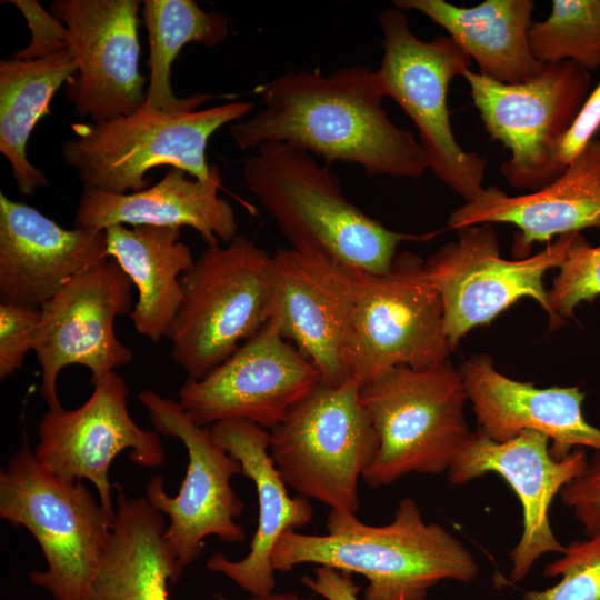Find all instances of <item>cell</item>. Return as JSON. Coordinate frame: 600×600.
I'll list each match as a JSON object with an SVG mask.
<instances>
[{
	"label": "cell",
	"mask_w": 600,
	"mask_h": 600,
	"mask_svg": "<svg viewBox=\"0 0 600 600\" xmlns=\"http://www.w3.org/2000/svg\"><path fill=\"white\" fill-rule=\"evenodd\" d=\"M256 91L263 109L230 127L241 150L288 143L328 164H358L369 176L419 178L428 170L420 142L382 107L368 67H340L326 76L319 69L290 71Z\"/></svg>",
	"instance_id": "1"
},
{
	"label": "cell",
	"mask_w": 600,
	"mask_h": 600,
	"mask_svg": "<svg viewBox=\"0 0 600 600\" xmlns=\"http://www.w3.org/2000/svg\"><path fill=\"white\" fill-rule=\"evenodd\" d=\"M0 517L26 528L38 542L46 570L29 580L53 600H87L109 549L116 516L82 481L67 482L31 451L26 432L0 472Z\"/></svg>",
	"instance_id": "4"
},
{
	"label": "cell",
	"mask_w": 600,
	"mask_h": 600,
	"mask_svg": "<svg viewBox=\"0 0 600 600\" xmlns=\"http://www.w3.org/2000/svg\"><path fill=\"white\" fill-rule=\"evenodd\" d=\"M139 400L156 431L179 439L189 458L176 497L167 492L159 474L146 487V499L169 519L163 536L182 576L200 557L207 537L214 536L227 543L246 540L244 529L236 522L244 503L231 486L232 477L241 474L242 467L213 441L209 428L190 418L179 401L148 389L140 392Z\"/></svg>",
	"instance_id": "12"
},
{
	"label": "cell",
	"mask_w": 600,
	"mask_h": 600,
	"mask_svg": "<svg viewBox=\"0 0 600 600\" xmlns=\"http://www.w3.org/2000/svg\"><path fill=\"white\" fill-rule=\"evenodd\" d=\"M549 441L543 433L524 430L511 440L496 442L478 429L470 433L447 471L454 486L497 473L518 497L522 533L510 552L512 582L524 579L541 556L564 551L551 528L549 511L556 496L580 477L589 463L582 448L563 459H553Z\"/></svg>",
	"instance_id": "19"
},
{
	"label": "cell",
	"mask_w": 600,
	"mask_h": 600,
	"mask_svg": "<svg viewBox=\"0 0 600 600\" xmlns=\"http://www.w3.org/2000/svg\"><path fill=\"white\" fill-rule=\"evenodd\" d=\"M379 22L383 56L379 69L373 70L376 87L417 127L428 169L464 202L474 200L484 189L487 161L457 142L447 106L450 81L470 70L472 59L449 36L419 39L398 8L382 11Z\"/></svg>",
	"instance_id": "9"
},
{
	"label": "cell",
	"mask_w": 600,
	"mask_h": 600,
	"mask_svg": "<svg viewBox=\"0 0 600 600\" xmlns=\"http://www.w3.org/2000/svg\"><path fill=\"white\" fill-rule=\"evenodd\" d=\"M354 300V269L291 247L271 256L269 320L329 386L351 378L348 353Z\"/></svg>",
	"instance_id": "17"
},
{
	"label": "cell",
	"mask_w": 600,
	"mask_h": 600,
	"mask_svg": "<svg viewBox=\"0 0 600 600\" xmlns=\"http://www.w3.org/2000/svg\"><path fill=\"white\" fill-rule=\"evenodd\" d=\"M486 131L510 149L501 176L533 192L554 182L567 168L558 146L589 96L590 72L572 61L546 63L530 81L507 84L468 70L462 76Z\"/></svg>",
	"instance_id": "10"
},
{
	"label": "cell",
	"mask_w": 600,
	"mask_h": 600,
	"mask_svg": "<svg viewBox=\"0 0 600 600\" xmlns=\"http://www.w3.org/2000/svg\"><path fill=\"white\" fill-rule=\"evenodd\" d=\"M600 128V83L588 96L573 123L562 137L557 157L564 168L594 139Z\"/></svg>",
	"instance_id": "36"
},
{
	"label": "cell",
	"mask_w": 600,
	"mask_h": 600,
	"mask_svg": "<svg viewBox=\"0 0 600 600\" xmlns=\"http://www.w3.org/2000/svg\"><path fill=\"white\" fill-rule=\"evenodd\" d=\"M549 294L551 311L559 324L574 317L583 301L600 296V244L592 247L580 233L572 241Z\"/></svg>",
	"instance_id": "32"
},
{
	"label": "cell",
	"mask_w": 600,
	"mask_h": 600,
	"mask_svg": "<svg viewBox=\"0 0 600 600\" xmlns=\"http://www.w3.org/2000/svg\"><path fill=\"white\" fill-rule=\"evenodd\" d=\"M450 351L441 298L418 254H397L382 274L356 270L350 377L362 384L396 367H436Z\"/></svg>",
	"instance_id": "11"
},
{
	"label": "cell",
	"mask_w": 600,
	"mask_h": 600,
	"mask_svg": "<svg viewBox=\"0 0 600 600\" xmlns=\"http://www.w3.org/2000/svg\"><path fill=\"white\" fill-rule=\"evenodd\" d=\"M467 392L459 370L396 367L361 384L360 401L379 447L363 480L373 489L417 472H447L470 436Z\"/></svg>",
	"instance_id": "6"
},
{
	"label": "cell",
	"mask_w": 600,
	"mask_h": 600,
	"mask_svg": "<svg viewBox=\"0 0 600 600\" xmlns=\"http://www.w3.org/2000/svg\"><path fill=\"white\" fill-rule=\"evenodd\" d=\"M243 177L291 248L358 271L386 273L401 242L433 236L397 232L367 216L346 198L328 164L288 143L259 146L247 160Z\"/></svg>",
	"instance_id": "3"
},
{
	"label": "cell",
	"mask_w": 600,
	"mask_h": 600,
	"mask_svg": "<svg viewBox=\"0 0 600 600\" xmlns=\"http://www.w3.org/2000/svg\"><path fill=\"white\" fill-rule=\"evenodd\" d=\"M479 430L506 442L524 430L546 434L550 453L560 460L577 448L600 452V429L582 413L584 392L579 387L538 388L498 370L488 356H474L459 370Z\"/></svg>",
	"instance_id": "21"
},
{
	"label": "cell",
	"mask_w": 600,
	"mask_h": 600,
	"mask_svg": "<svg viewBox=\"0 0 600 600\" xmlns=\"http://www.w3.org/2000/svg\"><path fill=\"white\" fill-rule=\"evenodd\" d=\"M271 256L237 234L207 246L181 278L182 301L169 329L171 357L201 379L269 320Z\"/></svg>",
	"instance_id": "7"
},
{
	"label": "cell",
	"mask_w": 600,
	"mask_h": 600,
	"mask_svg": "<svg viewBox=\"0 0 600 600\" xmlns=\"http://www.w3.org/2000/svg\"><path fill=\"white\" fill-rule=\"evenodd\" d=\"M142 19L150 44V77L144 106L169 112L194 111L214 98L209 93L176 97L171 87V68L187 43L216 47L229 34L227 18L206 11L192 0H144Z\"/></svg>",
	"instance_id": "29"
},
{
	"label": "cell",
	"mask_w": 600,
	"mask_h": 600,
	"mask_svg": "<svg viewBox=\"0 0 600 600\" xmlns=\"http://www.w3.org/2000/svg\"><path fill=\"white\" fill-rule=\"evenodd\" d=\"M40 309L0 302V379L13 374L33 350L40 322Z\"/></svg>",
	"instance_id": "33"
},
{
	"label": "cell",
	"mask_w": 600,
	"mask_h": 600,
	"mask_svg": "<svg viewBox=\"0 0 600 600\" xmlns=\"http://www.w3.org/2000/svg\"><path fill=\"white\" fill-rule=\"evenodd\" d=\"M132 289L121 267L108 257L71 279L40 308L34 352L48 410L63 408L58 378L64 367H86L93 386L132 361V350L114 331L116 318L129 316L134 307Z\"/></svg>",
	"instance_id": "14"
},
{
	"label": "cell",
	"mask_w": 600,
	"mask_h": 600,
	"mask_svg": "<svg viewBox=\"0 0 600 600\" xmlns=\"http://www.w3.org/2000/svg\"><path fill=\"white\" fill-rule=\"evenodd\" d=\"M104 231L109 258L138 290L129 318L139 334L157 343L167 338L180 308V278L194 262L192 252L178 227L112 224Z\"/></svg>",
	"instance_id": "27"
},
{
	"label": "cell",
	"mask_w": 600,
	"mask_h": 600,
	"mask_svg": "<svg viewBox=\"0 0 600 600\" xmlns=\"http://www.w3.org/2000/svg\"><path fill=\"white\" fill-rule=\"evenodd\" d=\"M320 382L314 364L268 320L207 376L188 378L178 401L201 427L244 420L271 430Z\"/></svg>",
	"instance_id": "15"
},
{
	"label": "cell",
	"mask_w": 600,
	"mask_h": 600,
	"mask_svg": "<svg viewBox=\"0 0 600 600\" xmlns=\"http://www.w3.org/2000/svg\"><path fill=\"white\" fill-rule=\"evenodd\" d=\"M562 503L572 510L587 537L600 532V452L589 460L586 471L560 492Z\"/></svg>",
	"instance_id": "35"
},
{
	"label": "cell",
	"mask_w": 600,
	"mask_h": 600,
	"mask_svg": "<svg viewBox=\"0 0 600 600\" xmlns=\"http://www.w3.org/2000/svg\"><path fill=\"white\" fill-rule=\"evenodd\" d=\"M104 230L64 229L0 193V302L40 309L71 279L108 258Z\"/></svg>",
	"instance_id": "20"
},
{
	"label": "cell",
	"mask_w": 600,
	"mask_h": 600,
	"mask_svg": "<svg viewBox=\"0 0 600 600\" xmlns=\"http://www.w3.org/2000/svg\"><path fill=\"white\" fill-rule=\"evenodd\" d=\"M543 574L560 580L544 590L526 592L522 600H600V532L564 547Z\"/></svg>",
	"instance_id": "31"
},
{
	"label": "cell",
	"mask_w": 600,
	"mask_h": 600,
	"mask_svg": "<svg viewBox=\"0 0 600 600\" xmlns=\"http://www.w3.org/2000/svg\"><path fill=\"white\" fill-rule=\"evenodd\" d=\"M112 538L87 600H170L169 582L181 578L163 532L164 516L146 497L120 487ZM248 600H313L292 592L251 596Z\"/></svg>",
	"instance_id": "25"
},
{
	"label": "cell",
	"mask_w": 600,
	"mask_h": 600,
	"mask_svg": "<svg viewBox=\"0 0 600 600\" xmlns=\"http://www.w3.org/2000/svg\"><path fill=\"white\" fill-rule=\"evenodd\" d=\"M221 182L219 168L213 164L206 180L171 167L160 181L138 192L118 194L83 187L74 227L186 226L194 229L207 246L228 243L237 236L238 223L232 206L218 194Z\"/></svg>",
	"instance_id": "24"
},
{
	"label": "cell",
	"mask_w": 600,
	"mask_h": 600,
	"mask_svg": "<svg viewBox=\"0 0 600 600\" xmlns=\"http://www.w3.org/2000/svg\"><path fill=\"white\" fill-rule=\"evenodd\" d=\"M393 3L400 10H417L441 26L487 78L518 84L532 80L544 67L532 56L528 43L532 0H486L471 8L444 0Z\"/></svg>",
	"instance_id": "26"
},
{
	"label": "cell",
	"mask_w": 600,
	"mask_h": 600,
	"mask_svg": "<svg viewBox=\"0 0 600 600\" xmlns=\"http://www.w3.org/2000/svg\"><path fill=\"white\" fill-rule=\"evenodd\" d=\"M78 63L71 49L37 60L0 61V151L11 166L21 194L49 182L27 158V143L41 118L50 113L54 93L73 82Z\"/></svg>",
	"instance_id": "28"
},
{
	"label": "cell",
	"mask_w": 600,
	"mask_h": 600,
	"mask_svg": "<svg viewBox=\"0 0 600 600\" xmlns=\"http://www.w3.org/2000/svg\"><path fill=\"white\" fill-rule=\"evenodd\" d=\"M357 377L320 382L270 430V456L287 487L333 510L360 509L358 482L373 461L378 436L360 401Z\"/></svg>",
	"instance_id": "8"
},
{
	"label": "cell",
	"mask_w": 600,
	"mask_h": 600,
	"mask_svg": "<svg viewBox=\"0 0 600 600\" xmlns=\"http://www.w3.org/2000/svg\"><path fill=\"white\" fill-rule=\"evenodd\" d=\"M511 223L519 229L512 251L529 257L531 244L600 228V140H591L549 186L511 197L492 186L451 212L448 227Z\"/></svg>",
	"instance_id": "22"
},
{
	"label": "cell",
	"mask_w": 600,
	"mask_h": 600,
	"mask_svg": "<svg viewBox=\"0 0 600 600\" xmlns=\"http://www.w3.org/2000/svg\"><path fill=\"white\" fill-rule=\"evenodd\" d=\"M302 582L326 600H360V587L352 574L331 567L317 566L312 576H303Z\"/></svg>",
	"instance_id": "37"
},
{
	"label": "cell",
	"mask_w": 600,
	"mask_h": 600,
	"mask_svg": "<svg viewBox=\"0 0 600 600\" xmlns=\"http://www.w3.org/2000/svg\"><path fill=\"white\" fill-rule=\"evenodd\" d=\"M87 401L73 410H48L38 424L33 453L48 471L67 482L90 481L101 506L116 516L114 486L109 470L116 457L130 450L141 467L164 463L157 431L140 428L128 409V387L114 371L98 383Z\"/></svg>",
	"instance_id": "16"
},
{
	"label": "cell",
	"mask_w": 600,
	"mask_h": 600,
	"mask_svg": "<svg viewBox=\"0 0 600 600\" xmlns=\"http://www.w3.org/2000/svg\"><path fill=\"white\" fill-rule=\"evenodd\" d=\"M138 0H54L51 13L71 36L78 73L66 88L80 118L103 122L138 110L146 101L140 72Z\"/></svg>",
	"instance_id": "18"
},
{
	"label": "cell",
	"mask_w": 600,
	"mask_h": 600,
	"mask_svg": "<svg viewBox=\"0 0 600 600\" xmlns=\"http://www.w3.org/2000/svg\"><path fill=\"white\" fill-rule=\"evenodd\" d=\"M326 534L286 532L271 564L287 572L306 563L357 573L368 581L362 600H426L446 580L469 583L479 567L464 544L438 523H427L406 497L384 526H369L356 513L330 509Z\"/></svg>",
	"instance_id": "2"
},
{
	"label": "cell",
	"mask_w": 600,
	"mask_h": 600,
	"mask_svg": "<svg viewBox=\"0 0 600 600\" xmlns=\"http://www.w3.org/2000/svg\"><path fill=\"white\" fill-rule=\"evenodd\" d=\"M4 3L16 6L26 18L31 31L29 44L10 58L16 60H37L70 49L71 36L64 23L49 13L36 0H10Z\"/></svg>",
	"instance_id": "34"
},
{
	"label": "cell",
	"mask_w": 600,
	"mask_h": 600,
	"mask_svg": "<svg viewBox=\"0 0 600 600\" xmlns=\"http://www.w3.org/2000/svg\"><path fill=\"white\" fill-rule=\"evenodd\" d=\"M457 232V241L439 248L424 262L441 298L451 351L470 330L489 323L524 297L541 306L550 326H560L551 311L543 277L564 260L578 233L560 236L533 256L507 260L500 256L491 223L463 227Z\"/></svg>",
	"instance_id": "13"
},
{
	"label": "cell",
	"mask_w": 600,
	"mask_h": 600,
	"mask_svg": "<svg viewBox=\"0 0 600 600\" xmlns=\"http://www.w3.org/2000/svg\"><path fill=\"white\" fill-rule=\"evenodd\" d=\"M253 108L234 101L194 111H162L142 104L134 112L103 122L73 123V137L61 152L83 187L130 193L151 186L148 172L170 166L198 179H209L206 149L224 124L240 121Z\"/></svg>",
	"instance_id": "5"
},
{
	"label": "cell",
	"mask_w": 600,
	"mask_h": 600,
	"mask_svg": "<svg viewBox=\"0 0 600 600\" xmlns=\"http://www.w3.org/2000/svg\"><path fill=\"white\" fill-rule=\"evenodd\" d=\"M528 43L544 64L568 60L589 72L600 68V0H553L549 17L531 24Z\"/></svg>",
	"instance_id": "30"
},
{
	"label": "cell",
	"mask_w": 600,
	"mask_h": 600,
	"mask_svg": "<svg viewBox=\"0 0 600 600\" xmlns=\"http://www.w3.org/2000/svg\"><path fill=\"white\" fill-rule=\"evenodd\" d=\"M208 428L213 441L240 462L241 474L254 483L259 518L244 558L233 561L218 552L209 558L207 568L226 576L251 596L270 594L276 588L272 551L286 532L312 520V507L304 497L289 496L270 456L268 429L244 420L221 421Z\"/></svg>",
	"instance_id": "23"
}]
</instances>
